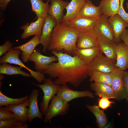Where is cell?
I'll use <instances>...</instances> for the list:
<instances>
[{
	"label": "cell",
	"mask_w": 128,
	"mask_h": 128,
	"mask_svg": "<svg viewBox=\"0 0 128 128\" xmlns=\"http://www.w3.org/2000/svg\"><path fill=\"white\" fill-rule=\"evenodd\" d=\"M51 52L57 58L58 62L52 63L42 73L51 78H55L53 81L55 84L69 83L77 87L89 76V66L78 57L61 52Z\"/></svg>",
	"instance_id": "6da1fadb"
},
{
	"label": "cell",
	"mask_w": 128,
	"mask_h": 128,
	"mask_svg": "<svg viewBox=\"0 0 128 128\" xmlns=\"http://www.w3.org/2000/svg\"><path fill=\"white\" fill-rule=\"evenodd\" d=\"M79 31L62 22L56 25L52 31L48 50L65 51L73 55L76 48Z\"/></svg>",
	"instance_id": "7a4b0ae2"
},
{
	"label": "cell",
	"mask_w": 128,
	"mask_h": 128,
	"mask_svg": "<svg viewBox=\"0 0 128 128\" xmlns=\"http://www.w3.org/2000/svg\"><path fill=\"white\" fill-rule=\"evenodd\" d=\"M43 82L44 83L42 84L32 83L40 87L43 93L44 96L40 104V110L43 114H45L50 101L57 95L61 85L54 84L50 78H45Z\"/></svg>",
	"instance_id": "3957f363"
},
{
	"label": "cell",
	"mask_w": 128,
	"mask_h": 128,
	"mask_svg": "<svg viewBox=\"0 0 128 128\" xmlns=\"http://www.w3.org/2000/svg\"><path fill=\"white\" fill-rule=\"evenodd\" d=\"M21 52L20 49H14L13 48L0 58V64L7 63L23 67L29 72L32 77L39 83H41L45 78L44 74L42 72L33 70L26 66L19 58V56Z\"/></svg>",
	"instance_id": "277c9868"
},
{
	"label": "cell",
	"mask_w": 128,
	"mask_h": 128,
	"mask_svg": "<svg viewBox=\"0 0 128 128\" xmlns=\"http://www.w3.org/2000/svg\"><path fill=\"white\" fill-rule=\"evenodd\" d=\"M46 114H44V122L47 123L53 117L58 115L62 116L68 113L69 104L64 101L57 95L54 96L51 100Z\"/></svg>",
	"instance_id": "5b68a950"
},
{
	"label": "cell",
	"mask_w": 128,
	"mask_h": 128,
	"mask_svg": "<svg viewBox=\"0 0 128 128\" xmlns=\"http://www.w3.org/2000/svg\"><path fill=\"white\" fill-rule=\"evenodd\" d=\"M124 72V71L116 67L110 73L112 78L111 86L113 90L115 99L118 101L126 99L127 97L123 82Z\"/></svg>",
	"instance_id": "8992f818"
},
{
	"label": "cell",
	"mask_w": 128,
	"mask_h": 128,
	"mask_svg": "<svg viewBox=\"0 0 128 128\" xmlns=\"http://www.w3.org/2000/svg\"><path fill=\"white\" fill-rule=\"evenodd\" d=\"M114 61L104 56L102 53L99 55L94 59L89 65V75L91 72L94 71L110 73L116 68Z\"/></svg>",
	"instance_id": "52a82bcc"
},
{
	"label": "cell",
	"mask_w": 128,
	"mask_h": 128,
	"mask_svg": "<svg viewBox=\"0 0 128 128\" xmlns=\"http://www.w3.org/2000/svg\"><path fill=\"white\" fill-rule=\"evenodd\" d=\"M56 95L67 103L78 98L86 97L92 99L94 97V93L90 90H73L69 88L67 84L60 85Z\"/></svg>",
	"instance_id": "ba28073f"
},
{
	"label": "cell",
	"mask_w": 128,
	"mask_h": 128,
	"mask_svg": "<svg viewBox=\"0 0 128 128\" xmlns=\"http://www.w3.org/2000/svg\"><path fill=\"white\" fill-rule=\"evenodd\" d=\"M58 61L56 56H47L42 54L39 49L35 48L31 55L29 61L33 62L35 64L36 71L42 72L46 70L52 62Z\"/></svg>",
	"instance_id": "9c48e42d"
},
{
	"label": "cell",
	"mask_w": 128,
	"mask_h": 128,
	"mask_svg": "<svg viewBox=\"0 0 128 128\" xmlns=\"http://www.w3.org/2000/svg\"><path fill=\"white\" fill-rule=\"evenodd\" d=\"M99 35L93 29L91 30L79 31L76 47L80 49L93 48L97 46Z\"/></svg>",
	"instance_id": "30bf717a"
},
{
	"label": "cell",
	"mask_w": 128,
	"mask_h": 128,
	"mask_svg": "<svg viewBox=\"0 0 128 128\" xmlns=\"http://www.w3.org/2000/svg\"><path fill=\"white\" fill-rule=\"evenodd\" d=\"M56 24L55 19L48 14L45 18L40 39V44L43 47L42 51L44 52L48 50L53 29Z\"/></svg>",
	"instance_id": "8fae6325"
},
{
	"label": "cell",
	"mask_w": 128,
	"mask_h": 128,
	"mask_svg": "<svg viewBox=\"0 0 128 128\" xmlns=\"http://www.w3.org/2000/svg\"><path fill=\"white\" fill-rule=\"evenodd\" d=\"M99 18L86 17H77L66 24L79 32L91 30L94 29Z\"/></svg>",
	"instance_id": "7c38bea8"
},
{
	"label": "cell",
	"mask_w": 128,
	"mask_h": 128,
	"mask_svg": "<svg viewBox=\"0 0 128 128\" xmlns=\"http://www.w3.org/2000/svg\"><path fill=\"white\" fill-rule=\"evenodd\" d=\"M113 31L114 41L117 44L120 42L121 36L128 26V23L117 14L108 18Z\"/></svg>",
	"instance_id": "4fadbf2b"
},
{
	"label": "cell",
	"mask_w": 128,
	"mask_h": 128,
	"mask_svg": "<svg viewBox=\"0 0 128 128\" xmlns=\"http://www.w3.org/2000/svg\"><path fill=\"white\" fill-rule=\"evenodd\" d=\"M108 18L102 15L98 18L94 29L99 36L114 41L113 31Z\"/></svg>",
	"instance_id": "5bb4252c"
},
{
	"label": "cell",
	"mask_w": 128,
	"mask_h": 128,
	"mask_svg": "<svg viewBox=\"0 0 128 128\" xmlns=\"http://www.w3.org/2000/svg\"><path fill=\"white\" fill-rule=\"evenodd\" d=\"M45 18L39 17L34 22L27 23L20 28L23 32L21 36L22 38L26 39L31 36H37L40 37Z\"/></svg>",
	"instance_id": "9a60e30c"
},
{
	"label": "cell",
	"mask_w": 128,
	"mask_h": 128,
	"mask_svg": "<svg viewBox=\"0 0 128 128\" xmlns=\"http://www.w3.org/2000/svg\"><path fill=\"white\" fill-rule=\"evenodd\" d=\"M117 44L103 37L99 36L97 47L109 59L114 61L116 59V49Z\"/></svg>",
	"instance_id": "2e32d148"
},
{
	"label": "cell",
	"mask_w": 128,
	"mask_h": 128,
	"mask_svg": "<svg viewBox=\"0 0 128 128\" xmlns=\"http://www.w3.org/2000/svg\"><path fill=\"white\" fill-rule=\"evenodd\" d=\"M39 95L38 91L34 89L28 99L30 105L27 113V120L32 122L35 118H38L41 120L43 119V114L40 111L38 105V97Z\"/></svg>",
	"instance_id": "e0dca14e"
},
{
	"label": "cell",
	"mask_w": 128,
	"mask_h": 128,
	"mask_svg": "<svg viewBox=\"0 0 128 128\" xmlns=\"http://www.w3.org/2000/svg\"><path fill=\"white\" fill-rule=\"evenodd\" d=\"M50 5L48 14L52 16L55 20L56 24L62 22L64 17V11L69 3L62 0H50Z\"/></svg>",
	"instance_id": "ac0fdd59"
},
{
	"label": "cell",
	"mask_w": 128,
	"mask_h": 128,
	"mask_svg": "<svg viewBox=\"0 0 128 128\" xmlns=\"http://www.w3.org/2000/svg\"><path fill=\"white\" fill-rule=\"evenodd\" d=\"M40 37L37 36H34L28 42L13 48L14 49L20 50L21 52V58L23 61L26 63L29 61V59L36 46L40 44Z\"/></svg>",
	"instance_id": "d6986e66"
},
{
	"label": "cell",
	"mask_w": 128,
	"mask_h": 128,
	"mask_svg": "<svg viewBox=\"0 0 128 128\" xmlns=\"http://www.w3.org/2000/svg\"><path fill=\"white\" fill-rule=\"evenodd\" d=\"M116 67L125 71L128 69V47L123 42L117 44L116 49Z\"/></svg>",
	"instance_id": "ffe728a7"
},
{
	"label": "cell",
	"mask_w": 128,
	"mask_h": 128,
	"mask_svg": "<svg viewBox=\"0 0 128 128\" xmlns=\"http://www.w3.org/2000/svg\"><path fill=\"white\" fill-rule=\"evenodd\" d=\"M102 53L97 47L87 49H80L76 47L73 55L78 57L89 66L94 59Z\"/></svg>",
	"instance_id": "44dd1931"
},
{
	"label": "cell",
	"mask_w": 128,
	"mask_h": 128,
	"mask_svg": "<svg viewBox=\"0 0 128 128\" xmlns=\"http://www.w3.org/2000/svg\"><path fill=\"white\" fill-rule=\"evenodd\" d=\"M85 1L83 0H71L66 7V13L62 22L66 23L76 18L83 6Z\"/></svg>",
	"instance_id": "7402d4cb"
},
{
	"label": "cell",
	"mask_w": 128,
	"mask_h": 128,
	"mask_svg": "<svg viewBox=\"0 0 128 128\" xmlns=\"http://www.w3.org/2000/svg\"><path fill=\"white\" fill-rule=\"evenodd\" d=\"M30 103L28 99L25 102L18 104L5 106L8 110L12 112L14 118L23 123H26L27 120V113Z\"/></svg>",
	"instance_id": "603a6c76"
},
{
	"label": "cell",
	"mask_w": 128,
	"mask_h": 128,
	"mask_svg": "<svg viewBox=\"0 0 128 128\" xmlns=\"http://www.w3.org/2000/svg\"><path fill=\"white\" fill-rule=\"evenodd\" d=\"M102 15L101 7L96 6L90 0L85 1L84 5L76 18L86 17L99 18Z\"/></svg>",
	"instance_id": "cb8c5ba5"
},
{
	"label": "cell",
	"mask_w": 128,
	"mask_h": 128,
	"mask_svg": "<svg viewBox=\"0 0 128 128\" xmlns=\"http://www.w3.org/2000/svg\"><path fill=\"white\" fill-rule=\"evenodd\" d=\"M120 5L119 0H101L99 6L102 15L109 18L117 13Z\"/></svg>",
	"instance_id": "d4e9b609"
},
{
	"label": "cell",
	"mask_w": 128,
	"mask_h": 128,
	"mask_svg": "<svg viewBox=\"0 0 128 128\" xmlns=\"http://www.w3.org/2000/svg\"><path fill=\"white\" fill-rule=\"evenodd\" d=\"M91 90L95 92V94L100 97H106L109 99H114L113 89L111 86L105 84L94 82L90 84Z\"/></svg>",
	"instance_id": "484cf974"
},
{
	"label": "cell",
	"mask_w": 128,
	"mask_h": 128,
	"mask_svg": "<svg viewBox=\"0 0 128 128\" xmlns=\"http://www.w3.org/2000/svg\"><path fill=\"white\" fill-rule=\"evenodd\" d=\"M43 0H29L32 5V11L36 15L35 19L39 17L45 18L47 16L50 8L49 1L44 3Z\"/></svg>",
	"instance_id": "4316f807"
},
{
	"label": "cell",
	"mask_w": 128,
	"mask_h": 128,
	"mask_svg": "<svg viewBox=\"0 0 128 128\" xmlns=\"http://www.w3.org/2000/svg\"><path fill=\"white\" fill-rule=\"evenodd\" d=\"M86 106L95 116L97 127L103 128L108 121L107 117L104 111L100 109L98 106L95 105H87Z\"/></svg>",
	"instance_id": "83f0119b"
},
{
	"label": "cell",
	"mask_w": 128,
	"mask_h": 128,
	"mask_svg": "<svg viewBox=\"0 0 128 128\" xmlns=\"http://www.w3.org/2000/svg\"><path fill=\"white\" fill-rule=\"evenodd\" d=\"M22 67H21L14 66L4 63L0 65V74L11 75L20 74L24 77H31V75L22 71Z\"/></svg>",
	"instance_id": "f1b7e54d"
},
{
	"label": "cell",
	"mask_w": 128,
	"mask_h": 128,
	"mask_svg": "<svg viewBox=\"0 0 128 128\" xmlns=\"http://www.w3.org/2000/svg\"><path fill=\"white\" fill-rule=\"evenodd\" d=\"M89 76L90 82L94 81L111 86L112 78L110 73L94 71L90 73Z\"/></svg>",
	"instance_id": "f546056e"
},
{
	"label": "cell",
	"mask_w": 128,
	"mask_h": 128,
	"mask_svg": "<svg viewBox=\"0 0 128 128\" xmlns=\"http://www.w3.org/2000/svg\"><path fill=\"white\" fill-rule=\"evenodd\" d=\"M27 95L22 98H13L9 97L3 94L0 89V106L16 105L23 103L28 99Z\"/></svg>",
	"instance_id": "4dcf8cb0"
},
{
	"label": "cell",
	"mask_w": 128,
	"mask_h": 128,
	"mask_svg": "<svg viewBox=\"0 0 128 128\" xmlns=\"http://www.w3.org/2000/svg\"><path fill=\"white\" fill-rule=\"evenodd\" d=\"M29 125L14 118L0 121V128H28Z\"/></svg>",
	"instance_id": "1f68e13d"
},
{
	"label": "cell",
	"mask_w": 128,
	"mask_h": 128,
	"mask_svg": "<svg viewBox=\"0 0 128 128\" xmlns=\"http://www.w3.org/2000/svg\"><path fill=\"white\" fill-rule=\"evenodd\" d=\"M14 118L13 113L7 110L5 107L0 106V121Z\"/></svg>",
	"instance_id": "d6a6232c"
},
{
	"label": "cell",
	"mask_w": 128,
	"mask_h": 128,
	"mask_svg": "<svg viewBox=\"0 0 128 128\" xmlns=\"http://www.w3.org/2000/svg\"><path fill=\"white\" fill-rule=\"evenodd\" d=\"M108 98L106 97H102L99 99L98 105L99 107L103 110L106 109L108 108L111 106L114 102L110 101Z\"/></svg>",
	"instance_id": "836d02e7"
},
{
	"label": "cell",
	"mask_w": 128,
	"mask_h": 128,
	"mask_svg": "<svg viewBox=\"0 0 128 128\" xmlns=\"http://www.w3.org/2000/svg\"><path fill=\"white\" fill-rule=\"evenodd\" d=\"M12 43L9 41H6L5 43L0 46V57L5 54L13 48Z\"/></svg>",
	"instance_id": "e575fe53"
},
{
	"label": "cell",
	"mask_w": 128,
	"mask_h": 128,
	"mask_svg": "<svg viewBox=\"0 0 128 128\" xmlns=\"http://www.w3.org/2000/svg\"><path fill=\"white\" fill-rule=\"evenodd\" d=\"M124 0H119L120 7L117 14L128 23V13H127L126 12L124 9L123 6Z\"/></svg>",
	"instance_id": "d590c367"
},
{
	"label": "cell",
	"mask_w": 128,
	"mask_h": 128,
	"mask_svg": "<svg viewBox=\"0 0 128 128\" xmlns=\"http://www.w3.org/2000/svg\"><path fill=\"white\" fill-rule=\"evenodd\" d=\"M123 82L125 90L128 96V71H124L123 77Z\"/></svg>",
	"instance_id": "8d00e7d4"
},
{
	"label": "cell",
	"mask_w": 128,
	"mask_h": 128,
	"mask_svg": "<svg viewBox=\"0 0 128 128\" xmlns=\"http://www.w3.org/2000/svg\"><path fill=\"white\" fill-rule=\"evenodd\" d=\"M120 39L128 47V33L126 29L121 35Z\"/></svg>",
	"instance_id": "74e56055"
},
{
	"label": "cell",
	"mask_w": 128,
	"mask_h": 128,
	"mask_svg": "<svg viewBox=\"0 0 128 128\" xmlns=\"http://www.w3.org/2000/svg\"><path fill=\"white\" fill-rule=\"evenodd\" d=\"M11 0H0V7L1 9L5 11L9 2Z\"/></svg>",
	"instance_id": "f35d334b"
},
{
	"label": "cell",
	"mask_w": 128,
	"mask_h": 128,
	"mask_svg": "<svg viewBox=\"0 0 128 128\" xmlns=\"http://www.w3.org/2000/svg\"><path fill=\"white\" fill-rule=\"evenodd\" d=\"M113 126L111 122H109L106 124L104 127L103 128H112Z\"/></svg>",
	"instance_id": "ab89813d"
},
{
	"label": "cell",
	"mask_w": 128,
	"mask_h": 128,
	"mask_svg": "<svg viewBox=\"0 0 128 128\" xmlns=\"http://www.w3.org/2000/svg\"><path fill=\"white\" fill-rule=\"evenodd\" d=\"M4 78L3 74H0V80H2Z\"/></svg>",
	"instance_id": "60d3db41"
},
{
	"label": "cell",
	"mask_w": 128,
	"mask_h": 128,
	"mask_svg": "<svg viewBox=\"0 0 128 128\" xmlns=\"http://www.w3.org/2000/svg\"><path fill=\"white\" fill-rule=\"evenodd\" d=\"M126 5L127 9L128 10V2L126 4Z\"/></svg>",
	"instance_id": "b9f144b4"
},
{
	"label": "cell",
	"mask_w": 128,
	"mask_h": 128,
	"mask_svg": "<svg viewBox=\"0 0 128 128\" xmlns=\"http://www.w3.org/2000/svg\"><path fill=\"white\" fill-rule=\"evenodd\" d=\"M126 100L128 101V96L126 98Z\"/></svg>",
	"instance_id": "7bdbcfd3"
},
{
	"label": "cell",
	"mask_w": 128,
	"mask_h": 128,
	"mask_svg": "<svg viewBox=\"0 0 128 128\" xmlns=\"http://www.w3.org/2000/svg\"><path fill=\"white\" fill-rule=\"evenodd\" d=\"M127 32L128 33V29H127Z\"/></svg>",
	"instance_id": "ee69618b"
},
{
	"label": "cell",
	"mask_w": 128,
	"mask_h": 128,
	"mask_svg": "<svg viewBox=\"0 0 128 128\" xmlns=\"http://www.w3.org/2000/svg\"><path fill=\"white\" fill-rule=\"evenodd\" d=\"M83 0L84 1H86L87 0Z\"/></svg>",
	"instance_id": "f6af8a7d"
},
{
	"label": "cell",
	"mask_w": 128,
	"mask_h": 128,
	"mask_svg": "<svg viewBox=\"0 0 128 128\" xmlns=\"http://www.w3.org/2000/svg\"><path fill=\"white\" fill-rule=\"evenodd\" d=\"M50 0H49V1Z\"/></svg>",
	"instance_id": "bcb514c9"
},
{
	"label": "cell",
	"mask_w": 128,
	"mask_h": 128,
	"mask_svg": "<svg viewBox=\"0 0 128 128\" xmlns=\"http://www.w3.org/2000/svg\"></svg>",
	"instance_id": "7dc6e473"
}]
</instances>
